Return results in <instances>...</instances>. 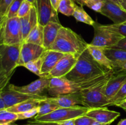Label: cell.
<instances>
[{
    "label": "cell",
    "instance_id": "33",
    "mask_svg": "<svg viewBox=\"0 0 126 125\" xmlns=\"http://www.w3.org/2000/svg\"><path fill=\"white\" fill-rule=\"evenodd\" d=\"M33 6H34V4L26 1V0H24L22 2L19 10H18V13H17V17L18 18H22V17L27 15L30 12L31 9Z\"/></svg>",
    "mask_w": 126,
    "mask_h": 125
},
{
    "label": "cell",
    "instance_id": "43",
    "mask_svg": "<svg viewBox=\"0 0 126 125\" xmlns=\"http://www.w3.org/2000/svg\"><path fill=\"white\" fill-rule=\"evenodd\" d=\"M50 2H51L52 5L53 7L54 8V9H55L56 11H57L59 3H60L61 0H50Z\"/></svg>",
    "mask_w": 126,
    "mask_h": 125
},
{
    "label": "cell",
    "instance_id": "12",
    "mask_svg": "<svg viewBox=\"0 0 126 125\" xmlns=\"http://www.w3.org/2000/svg\"><path fill=\"white\" fill-rule=\"evenodd\" d=\"M50 79L44 77H40L38 79L33 81L32 83L25 86H16L13 84H9V88L25 94L32 95H41L45 89H47L50 84Z\"/></svg>",
    "mask_w": 126,
    "mask_h": 125
},
{
    "label": "cell",
    "instance_id": "5",
    "mask_svg": "<svg viewBox=\"0 0 126 125\" xmlns=\"http://www.w3.org/2000/svg\"><path fill=\"white\" fill-rule=\"evenodd\" d=\"M90 110L89 108L84 106L72 107L68 108H59L52 112L44 115V116L36 117L34 121H46V122H60L65 120L75 119L78 116L86 115V113Z\"/></svg>",
    "mask_w": 126,
    "mask_h": 125
},
{
    "label": "cell",
    "instance_id": "1",
    "mask_svg": "<svg viewBox=\"0 0 126 125\" xmlns=\"http://www.w3.org/2000/svg\"><path fill=\"white\" fill-rule=\"evenodd\" d=\"M109 71L94 59L87 49L79 56L76 64L65 77L74 82H85L103 75Z\"/></svg>",
    "mask_w": 126,
    "mask_h": 125
},
{
    "label": "cell",
    "instance_id": "26",
    "mask_svg": "<svg viewBox=\"0 0 126 125\" xmlns=\"http://www.w3.org/2000/svg\"><path fill=\"white\" fill-rule=\"evenodd\" d=\"M73 16L77 22H82L85 24L93 26L95 22L91 18V16L85 11L82 6H78L76 5Z\"/></svg>",
    "mask_w": 126,
    "mask_h": 125
},
{
    "label": "cell",
    "instance_id": "55",
    "mask_svg": "<svg viewBox=\"0 0 126 125\" xmlns=\"http://www.w3.org/2000/svg\"><path fill=\"white\" fill-rule=\"evenodd\" d=\"M11 125H16V124H11Z\"/></svg>",
    "mask_w": 126,
    "mask_h": 125
},
{
    "label": "cell",
    "instance_id": "40",
    "mask_svg": "<svg viewBox=\"0 0 126 125\" xmlns=\"http://www.w3.org/2000/svg\"><path fill=\"white\" fill-rule=\"evenodd\" d=\"M113 65L114 67V71L117 69L119 70V71H123V72H126V61L113 63Z\"/></svg>",
    "mask_w": 126,
    "mask_h": 125
},
{
    "label": "cell",
    "instance_id": "35",
    "mask_svg": "<svg viewBox=\"0 0 126 125\" xmlns=\"http://www.w3.org/2000/svg\"><path fill=\"white\" fill-rule=\"evenodd\" d=\"M73 120L75 125H92L96 122L94 119L86 115L78 116Z\"/></svg>",
    "mask_w": 126,
    "mask_h": 125
},
{
    "label": "cell",
    "instance_id": "29",
    "mask_svg": "<svg viewBox=\"0 0 126 125\" xmlns=\"http://www.w3.org/2000/svg\"><path fill=\"white\" fill-rule=\"evenodd\" d=\"M18 120V115L4 110H0V125L11 124Z\"/></svg>",
    "mask_w": 126,
    "mask_h": 125
},
{
    "label": "cell",
    "instance_id": "53",
    "mask_svg": "<svg viewBox=\"0 0 126 125\" xmlns=\"http://www.w3.org/2000/svg\"><path fill=\"white\" fill-rule=\"evenodd\" d=\"M92 125H103V124H101V123H100L97 122V121H96V122Z\"/></svg>",
    "mask_w": 126,
    "mask_h": 125
},
{
    "label": "cell",
    "instance_id": "36",
    "mask_svg": "<svg viewBox=\"0 0 126 125\" xmlns=\"http://www.w3.org/2000/svg\"><path fill=\"white\" fill-rule=\"evenodd\" d=\"M104 1H94V0H87L86 6L90 9L97 12L100 13L101 10L104 4Z\"/></svg>",
    "mask_w": 126,
    "mask_h": 125
},
{
    "label": "cell",
    "instance_id": "28",
    "mask_svg": "<svg viewBox=\"0 0 126 125\" xmlns=\"http://www.w3.org/2000/svg\"><path fill=\"white\" fill-rule=\"evenodd\" d=\"M42 65H43V55L36 60L25 64L23 66L29 70L30 72L40 77L41 75Z\"/></svg>",
    "mask_w": 126,
    "mask_h": 125
},
{
    "label": "cell",
    "instance_id": "10",
    "mask_svg": "<svg viewBox=\"0 0 126 125\" xmlns=\"http://www.w3.org/2000/svg\"><path fill=\"white\" fill-rule=\"evenodd\" d=\"M78 57L72 54H65L49 73L40 77L50 79L55 77H65L76 64Z\"/></svg>",
    "mask_w": 126,
    "mask_h": 125
},
{
    "label": "cell",
    "instance_id": "3",
    "mask_svg": "<svg viewBox=\"0 0 126 125\" xmlns=\"http://www.w3.org/2000/svg\"><path fill=\"white\" fill-rule=\"evenodd\" d=\"M88 44L78 34L67 27L62 26L50 50L79 56L87 48Z\"/></svg>",
    "mask_w": 126,
    "mask_h": 125
},
{
    "label": "cell",
    "instance_id": "16",
    "mask_svg": "<svg viewBox=\"0 0 126 125\" xmlns=\"http://www.w3.org/2000/svg\"><path fill=\"white\" fill-rule=\"evenodd\" d=\"M60 108H68L82 105L81 91L62 94L56 97H48Z\"/></svg>",
    "mask_w": 126,
    "mask_h": 125
},
{
    "label": "cell",
    "instance_id": "18",
    "mask_svg": "<svg viewBox=\"0 0 126 125\" xmlns=\"http://www.w3.org/2000/svg\"><path fill=\"white\" fill-rule=\"evenodd\" d=\"M114 74L107 81L105 88V94L108 100L111 99L126 82V72Z\"/></svg>",
    "mask_w": 126,
    "mask_h": 125
},
{
    "label": "cell",
    "instance_id": "4",
    "mask_svg": "<svg viewBox=\"0 0 126 125\" xmlns=\"http://www.w3.org/2000/svg\"><path fill=\"white\" fill-rule=\"evenodd\" d=\"M110 77L95 85L81 91L82 106L89 109L108 106L109 100L105 94V88L107 81Z\"/></svg>",
    "mask_w": 126,
    "mask_h": 125
},
{
    "label": "cell",
    "instance_id": "21",
    "mask_svg": "<svg viewBox=\"0 0 126 125\" xmlns=\"http://www.w3.org/2000/svg\"><path fill=\"white\" fill-rule=\"evenodd\" d=\"M20 20L22 28V38L23 40H24L29 34L30 32L38 23V14L35 6H33L30 12L27 15L20 18Z\"/></svg>",
    "mask_w": 126,
    "mask_h": 125
},
{
    "label": "cell",
    "instance_id": "45",
    "mask_svg": "<svg viewBox=\"0 0 126 125\" xmlns=\"http://www.w3.org/2000/svg\"><path fill=\"white\" fill-rule=\"evenodd\" d=\"M6 109V105H5L3 99H2V98H1V94H0V110H4V109Z\"/></svg>",
    "mask_w": 126,
    "mask_h": 125
},
{
    "label": "cell",
    "instance_id": "49",
    "mask_svg": "<svg viewBox=\"0 0 126 125\" xmlns=\"http://www.w3.org/2000/svg\"><path fill=\"white\" fill-rule=\"evenodd\" d=\"M117 125H126V118L122 119L121 120H120Z\"/></svg>",
    "mask_w": 126,
    "mask_h": 125
},
{
    "label": "cell",
    "instance_id": "14",
    "mask_svg": "<svg viewBox=\"0 0 126 125\" xmlns=\"http://www.w3.org/2000/svg\"><path fill=\"white\" fill-rule=\"evenodd\" d=\"M113 22V24H119L126 21V12L117 4L105 0L100 12Z\"/></svg>",
    "mask_w": 126,
    "mask_h": 125
},
{
    "label": "cell",
    "instance_id": "34",
    "mask_svg": "<svg viewBox=\"0 0 126 125\" xmlns=\"http://www.w3.org/2000/svg\"><path fill=\"white\" fill-rule=\"evenodd\" d=\"M12 76L7 75L5 72L2 66L1 58H0V91H1L4 88L7 87Z\"/></svg>",
    "mask_w": 126,
    "mask_h": 125
},
{
    "label": "cell",
    "instance_id": "22",
    "mask_svg": "<svg viewBox=\"0 0 126 125\" xmlns=\"http://www.w3.org/2000/svg\"><path fill=\"white\" fill-rule=\"evenodd\" d=\"M42 99H30L6 109V110L15 113H20L38 107Z\"/></svg>",
    "mask_w": 126,
    "mask_h": 125
},
{
    "label": "cell",
    "instance_id": "50",
    "mask_svg": "<svg viewBox=\"0 0 126 125\" xmlns=\"http://www.w3.org/2000/svg\"><path fill=\"white\" fill-rule=\"evenodd\" d=\"M6 17L5 16H2L0 15V25L4 22V20H6Z\"/></svg>",
    "mask_w": 126,
    "mask_h": 125
},
{
    "label": "cell",
    "instance_id": "23",
    "mask_svg": "<svg viewBox=\"0 0 126 125\" xmlns=\"http://www.w3.org/2000/svg\"><path fill=\"white\" fill-rule=\"evenodd\" d=\"M44 26L39 23L32 29L23 42L43 46L44 41Z\"/></svg>",
    "mask_w": 126,
    "mask_h": 125
},
{
    "label": "cell",
    "instance_id": "27",
    "mask_svg": "<svg viewBox=\"0 0 126 125\" xmlns=\"http://www.w3.org/2000/svg\"><path fill=\"white\" fill-rule=\"evenodd\" d=\"M76 6L74 0H61L57 12L66 16H73Z\"/></svg>",
    "mask_w": 126,
    "mask_h": 125
},
{
    "label": "cell",
    "instance_id": "54",
    "mask_svg": "<svg viewBox=\"0 0 126 125\" xmlns=\"http://www.w3.org/2000/svg\"><path fill=\"white\" fill-rule=\"evenodd\" d=\"M94 1H105V0H94Z\"/></svg>",
    "mask_w": 126,
    "mask_h": 125
},
{
    "label": "cell",
    "instance_id": "52",
    "mask_svg": "<svg viewBox=\"0 0 126 125\" xmlns=\"http://www.w3.org/2000/svg\"><path fill=\"white\" fill-rule=\"evenodd\" d=\"M109 1H112V2H114V3L117 4H118V5H119V1H118V0H109Z\"/></svg>",
    "mask_w": 126,
    "mask_h": 125
},
{
    "label": "cell",
    "instance_id": "15",
    "mask_svg": "<svg viewBox=\"0 0 126 125\" xmlns=\"http://www.w3.org/2000/svg\"><path fill=\"white\" fill-rule=\"evenodd\" d=\"M94 119L97 122L103 125H110L121 115L118 112L110 110L106 107L90 109L86 114Z\"/></svg>",
    "mask_w": 126,
    "mask_h": 125
},
{
    "label": "cell",
    "instance_id": "20",
    "mask_svg": "<svg viewBox=\"0 0 126 125\" xmlns=\"http://www.w3.org/2000/svg\"><path fill=\"white\" fill-rule=\"evenodd\" d=\"M62 26L60 23L55 22H49L44 26V41L43 47L46 50L49 49L56 39L59 29Z\"/></svg>",
    "mask_w": 126,
    "mask_h": 125
},
{
    "label": "cell",
    "instance_id": "31",
    "mask_svg": "<svg viewBox=\"0 0 126 125\" xmlns=\"http://www.w3.org/2000/svg\"><path fill=\"white\" fill-rule=\"evenodd\" d=\"M101 26L105 29L118 33L123 37H126V21L119 24H113V23L111 25L101 24Z\"/></svg>",
    "mask_w": 126,
    "mask_h": 125
},
{
    "label": "cell",
    "instance_id": "44",
    "mask_svg": "<svg viewBox=\"0 0 126 125\" xmlns=\"http://www.w3.org/2000/svg\"><path fill=\"white\" fill-rule=\"evenodd\" d=\"M118 1L121 7L126 12V0H118Z\"/></svg>",
    "mask_w": 126,
    "mask_h": 125
},
{
    "label": "cell",
    "instance_id": "38",
    "mask_svg": "<svg viewBox=\"0 0 126 125\" xmlns=\"http://www.w3.org/2000/svg\"><path fill=\"white\" fill-rule=\"evenodd\" d=\"M14 0H0V15H6L7 9Z\"/></svg>",
    "mask_w": 126,
    "mask_h": 125
},
{
    "label": "cell",
    "instance_id": "37",
    "mask_svg": "<svg viewBox=\"0 0 126 125\" xmlns=\"http://www.w3.org/2000/svg\"><path fill=\"white\" fill-rule=\"evenodd\" d=\"M38 107L35 108V109H32L30 110L25 112L23 113H18V120H25V119L30 118L34 117L36 115L38 114Z\"/></svg>",
    "mask_w": 126,
    "mask_h": 125
},
{
    "label": "cell",
    "instance_id": "25",
    "mask_svg": "<svg viewBox=\"0 0 126 125\" xmlns=\"http://www.w3.org/2000/svg\"><path fill=\"white\" fill-rule=\"evenodd\" d=\"M59 108L60 107L57 104L51 101L47 97V99H43L40 101L39 105L38 106V114L35 116L39 117V116L47 115Z\"/></svg>",
    "mask_w": 126,
    "mask_h": 125
},
{
    "label": "cell",
    "instance_id": "39",
    "mask_svg": "<svg viewBox=\"0 0 126 125\" xmlns=\"http://www.w3.org/2000/svg\"><path fill=\"white\" fill-rule=\"evenodd\" d=\"M23 125H60L57 122H46V121H28L27 124Z\"/></svg>",
    "mask_w": 126,
    "mask_h": 125
},
{
    "label": "cell",
    "instance_id": "42",
    "mask_svg": "<svg viewBox=\"0 0 126 125\" xmlns=\"http://www.w3.org/2000/svg\"><path fill=\"white\" fill-rule=\"evenodd\" d=\"M59 123L60 125H75V123H74L73 119H71V120H65V121H60Z\"/></svg>",
    "mask_w": 126,
    "mask_h": 125
},
{
    "label": "cell",
    "instance_id": "56",
    "mask_svg": "<svg viewBox=\"0 0 126 125\" xmlns=\"http://www.w3.org/2000/svg\"><path fill=\"white\" fill-rule=\"evenodd\" d=\"M123 102H126V99H124V100H123Z\"/></svg>",
    "mask_w": 126,
    "mask_h": 125
},
{
    "label": "cell",
    "instance_id": "32",
    "mask_svg": "<svg viewBox=\"0 0 126 125\" xmlns=\"http://www.w3.org/2000/svg\"><path fill=\"white\" fill-rule=\"evenodd\" d=\"M23 1L24 0H14L13 2L11 3L9 7L7 9L6 15H5L6 18H12V17H17L18 11Z\"/></svg>",
    "mask_w": 126,
    "mask_h": 125
},
{
    "label": "cell",
    "instance_id": "9",
    "mask_svg": "<svg viewBox=\"0 0 126 125\" xmlns=\"http://www.w3.org/2000/svg\"><path fill=\"white\" fill-rule=\"evenodd\" d=\"M37 11L38 23L42 26L55 22L60 23L58 17V12L54 9L50 0H36L34 4Z\"/></svg>",
    "mask_w": 126,
    "mask_h": 125
},
{
    "label": "cell",
    "instance_id": "6",
    "mask_svg": "<svg viewBox=\"0 0 126 125\" xmlns=\"http://www.w3.org/2000/svg\"><path fill=\"white\" fill-rule=\"evenodd\" d=\"M22 44L16 45H0V58L4 70L9 75H12L20 59Z\"/></svg>",
    "mask_w": 126,
    "mask_h": 125
},
{
    "label": "cell",
    "instance_id": "17",
    "mask_svg": "<svg viewBox=\"0 0 126 125\" xmlns=\"http://www.w3.org/2000/svg\"><path fill=\"white\" fill-rule=\"evenodd\" d=\"M64 55L65 53L60 51L50 49L46 50L43 54V65L40 77L49 73Z\"/></svg>",
    "mask_w": 126,
    "mask_h": 125
},
{
    "label": "cell",
    "instance_id": "41",
    "mask_svg": "<svg viewBox=\"0 0 126 125\" xmlns=\"http://www.w3.org/2000/svg\"><path fill=\"white\" fill-rule=\"evenodd\" d=\"M114 47L126 50V37L123 38L116 45H114Z\"/></svg>",
    "mask_w": 126,
    "mask_h": 125
},
{
    "label": "cell",
    "instance_id": "30",
    "mask_svg": "<svg viewBox=\"0 0 126 125\" xmlns=\"http://www.w3.org/2000/svg\"><path fill=\"white\" fill-rule=\"evenodd\" d=\"M126 98V82L123 85L120 89L118 90L116 94L109 100V105H115L120 104Z\"/></svg>",
    "mask_w": 126,
    "mask_h": 125
},
{
    "label": "cell",
    "instance_id": "2",
    "mask_svg": "<svg viewBox=\"0 0 126 125\" xmlns=\"http://www.w3.org/2000/svg\"><path fill=\"white\" fill-rule=\"evenodd\" d=\"M115 71H110L106 74L91 80L77 82L70 80L63 77H55L50 78L48 88V94L52 97H56L62 94L81 91L102 82L107 78L116 74Z\"/></svg>",
    "mask_w": 126,
    "mask_h": 125
},
{
    "label": "cell",
    "instance_id": "19",
    "mask_svg": "<svg viewBox=\"0 0 126 125\" xmlns=\"http://www.w3.org/2000/svg\"><path fill=\"white\" fill-rule=\"evenodd\" d=\"M87 49L94 59L101 66L108 71H114L113 62L107 57L103 48L93 46L88 44Z\"/></svg>",
    "mask_w": 126,
    "mask_h": 125
},
{
    "label": "cell",
    "instance_id": "51",
    "mask_svg": "<svg viewBox=\"0 0 126 125\" xmlns=\"http://www.w3.org/2000/svg\"><path fill=\"white\" fill-rule=\"evenodd\" d=\"M26 1L31 2V3L33 4H35V2H36V0H26Z\"/></svg>",
    "mask_w": 126,
    "mask_h": 125
},
{
    "label": "cell",
    "instance_id": "8",
    "mask_svg": "<svg viewBox=\"0 0 126 125\" xmlns=\"http://www.w3.org/2000/svg\"><path fill=\"white\" fill-rule=\"evenodd\" d=\"M23 41L20 18H6L3 23L2 44L16 45L22 44Z\"/></svg>",
    "mask_w": 126,
    "mask_h": 125
},
{
    "label": "cell",
    "instance_id": "11",
    "mask_svg": "<svg viewBox=\"0 0 126 125\" xmlns=\"http://www.w3.org/2000/svg\"><path fill=\"white\" fill-rule=\"evenodd\" d=\"M6 109L30 99H46L47 97L42 95H32L13 90L7 87L0 92Z\"/></svg>",
    "mask_w": 126,
    "mask_h": 125
},
{
    "label": "cell",
    "instance_id": "47",
    "mask_svg": "<svg viewBox=\"0 0 126 125\" xmlns=\"http://www.w3.org/2000/svg\"><path fill=\"white\" fill-rule=\"evenodd\" d=\"M116 106L118 107H120V108H121V109H123V110H124V111L126 112V102H121L120 104H118Z\"/></svg>",
    "mask_w": 126,
    "mask_h": 125
},
{
    "label": "cell",
    "instance_id": "24",
    "mask_svg": "<svg viewBox=\"0 0 126 125\" xmlns=\"http://www.w3.org/2000/svg\"><path fill=\"white\" fill-rule=\"evenodd\" d=\"M103 49L105 55L113 63L126 61V50L114 47Z\"/></svg>",
    "mask_w": 126,
    "mask_h": 125
},
{
    "label": "cell",
    "instance_id": "7",
    "mask_svg": "<svg viewBox=\"0 0 126 125\" xmlns=\"http://www.w3.org/2000/svg\"><path fill=\"white\" fill-rule=\"evenodd\" d=\"M94 36L89 44L102 48L112 47L116 45L123 38V36L115 32L103 28L99 23L95 22L93 26Z\"/></svg>",
    "mask_w": 126,
    "mask_h": 125
},
{
    "label": "cell",
    "instance_id": "13",
    "mask_svg": "<svg viewBox=\"0 0 126 125\" xmlns=\"http://www.w3.org/2000/svg\"><path fill=\"white\" fill-rule=\"evenodd\" d=\"M46 49L43 46L23 42L22 43L18 66L41 57Z\"/></svg>",
    "mask_w": 126,
    "mask_h": 125
},
{
    "label": "cell",
    "instance_id": "48",
    "mask_svg": "<svg viewBox=\"0 0 126 125\" xmlns=\"http://www.w3.org/2000/svg\"><path fill=\"white\" fill-rule=\"evenodd\" d=\"M75 1H76L77 3H78L81 6H86V2H87V0H74Z\"/></svg>",
    "mask_w": 126,
    "mask_h": 125
},
{
    "label": "cell",
    "instance_id": "46",
    "mask_svg": "<svg viewBox=\"0 0 126 125\" xmlns=\"http://www.w3.org/2000/svg\"><path fill=\"white\" fill-rule=\"evenodd\" d=\"M3 23L0 25V45L2 43V31H3Z\"/></svg>",
    "mask_w": 126,
    "mask_h": 125
}]
</instances>
